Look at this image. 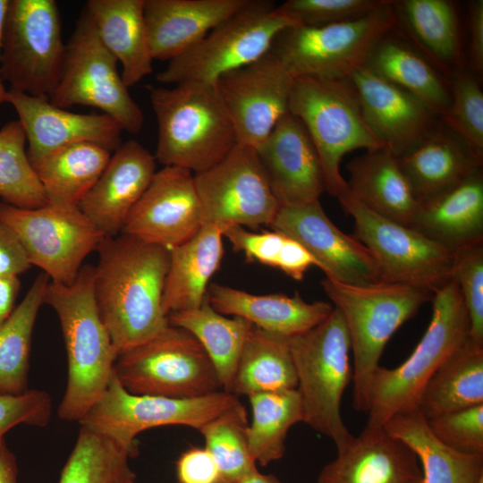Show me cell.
<instances>
[{
	"label": "cell",
	"mask_w": 483,
	"mask_h": 483,
	"mask_svg": "<svg viewBox=\"0 0 483 483\" xmlns=\"http://www.w3.org/2000/svg\"><path fill=\"white\" fill-rule=\"evenodd\" d=\"M97 251L94 299L119 354L151 339L169 325L162 309L169 250L120 233L106 237Z\"/></svg>",
	"instance_id": "6da1fadb"
},
{
	"label": "cell",
	"mask_w": 483,
	"mask_h": 483,
	"mask_svg": "<svg viewBox=\"0 0 483 483\" xmlns=\"http://www.w3.org/2000/svg\"><path fill=\"white\" fill-rule=\"evenodd\" d=\"M93 276L94 266L83 265L72 284L50 281L44 296L58 317L67 357L58 416L78 423L106 392L118 356L97 309Z\"/></svg>",
	"instance_id": "7a4b0ae2"
},
{
	"label": "cell",
	"mask_w": 483,
	"mask_h": 483,
	"mask_svg": "<svg viewBox=\"0 0 483 483\" xmlns=\"http://www.w3.org/2000/svg\"><path fill=\"white\" fill-rule=\"evenodd\" d=\"M158 125L155 158L165 166L206 171L237 143L230 116L216 85L183 82L148 87Z\"/></svg>",
	"instance_id": "3957f363"
},
{
	"label": "cell",
	"mask_w": 483,
	"mask_h": 483,
	"mask_svg": "<svg viewBox=\"0 0 483 483\" xmlns=\"http://www.w3.org/2000/svg\"><path fill=\"white\" fill-rule=\"evenodd\" d=\"M321 286L348 330L353 356L352 407L368 412L371 380L386 344L434 293L401 284L352 285L327 277Z\"/></svg>",
	"instance_id": "277c9868"
},
{
	"label": "cell",
	"mask_w": 483,
	"mask_h": 483,
	"mask_svg": "<svg viewBox=\"0 0 483 483\" xmlns=\"http://www.w3.org/2000/svg\"><path fill=\"white\" fill-rule=\"evenodd\" d=\"M430 323L411 354L399 366H379L369 390L368 426L417 409L426 383L470 334V320L458 284L452 278L434 293Z\"/></svg>",
	"instance_id": "5b68a950"
},
{
	"label": "cell",
	"mask_w": 483,
	"mask_h": 483,
	"mask_svg": "<svg viewBox=\"0 0 483 483\" xmlns=\"http://www.w3.org/2000/svg\"><path fill=\"white\" fill-rule=\"evenodd\" d=\"M288 112L306 128L321 162L326 191L336 199L348 191L340 173L343 157L385 147L367 124L350 78L295 77Z\"/></svg>",
	"instance_id": "8992f818"
},
{
	"label": "cell",
	"mask_w": 483,
	"mask_h": 483,
	"mask_svg": "<svg viewBox=\"0 0 483 483\" xmlns=\"http://www.w3.org/2000/svg\"><path fill=\"white\" fill-rule=\"evenodd\" d=\"M297 376L304 419L338 448L352 435L341 415L344 391L352 381L351 343L338 309L312 329L287 337Z\"/></svg>",
	"instance_id": "52a82bcc"
},
{
	"label": "cell",
	"mask_w": 483,
	"mask_h": 483,
	"mask_svg": "<svg viewBox=\"0 0 483 483\" xmlns=\"http://www.w3.org/2000/svg\"><path fill=\"white\" fill-rule=\"evenodd\" d=\"M392 0L359 19L280 31L269 53L295 77L349 78L374 47L397 25Z\"/></svg>",
	"instance_id": "ba28073f"
},
{
	"label": "cell",
	"mask_w": 483,
	"mask_h": 483,
	"mask_svg": "<svg viewBox=\"0 0 483 483\" xmlns=\"http://www.w3.org/2000/svg\"><path fill=\"white\" fill-rule=\"evenodd\" d=\"M292 26L297 24L273 1L250 0L199 42L170 60L157 80L165 84L216 85L223 74L266 55L277 34Z\"/></svg>",
	"instance_id": "9c48e42d"
},
{
	"label": "cell",
	"mask_w": 483,
	"mask_h": 483,
	"mask_svg": "<svg viewBox=\"0 0 483 483\" xmlns=\"http://www.w3.org/2000/svg\"><path fill=\"white\" fill-rule=\"evenodd\" d=\"M114 373L135 394L194 398L223 390L201 344L186 330L171 325L120 352Z\"/></svg>",
	"instance_id": "30bf717a"
},
{
	"label": "cell",
	"mask_w": 483,
	"mask_h": 483,
	"mask_svg": "<svg viewBox=\"0 0 483 483\" xmlns=\"http://www.w3.org/2000/svg\"><path fill=\"white\" fill-rule=\"evenodd\" d=\"M66 44L55 0H9L1 38L2 77L10 89L49 97L62 76Z\"/></svg>",
	"instance_id": "8fae6325"
},
{
	"label": "cell",
	"mask_w": 483,
	"mask_h": 483,
	"mask_svg": "<svg viewBox=\"0 0 483 483\" xmlns=\"http://www.w3.org/2000/svg\"><path fill=\"white\" fill-rule=\"evenodd\" d=\"M52 105L97 108L119 123L123 131L139 133L144 115L117 71V60L100 40L84 8L66 44L59 83L49 97Z\"/></svg>",
	"instance_id": "7c38bea8"
},
{
	"label": "cell",
	"mask_w": 483,
	"mask_h": 483,
	"mask_svg": "<svg viewBox=\"0 0 483 483\" xmlns=\"http://www.w3.org/2000/svg\"><path fill=\"white\" fill-rule=\"evenodd\" d=\"M337 199L354 220L353 237L374 258L384 283L436 292L453 278V252L411 226L383 217L352 198Z\"/></svg>",
	"instance_id": "4fadbf2b"
},
{
	"label": "cell",
	"mask_w": 483,
	"mask_h": 483,
	"mask_svg": "<svg viewBox=\"0 0 483 483\" xmlns=\"http://www.w3.org/2000/svg\"><path fill=\"white\" fill-rule=\"evenodd\" d=\"M237 402L238 396L224 390L194 398L135 394L113 373L106 392L79 424L113 439L133 458L140 433L169 425L199 430Z\"/></svg>",
	"instance_id": "5bb4252c"
},
{
	"label": "cell",
	"mask_w": 483,
	"mask_h": 483,
	"mask_svg": "<svg viewBox=\"0 0 483 483\" xmlns=\"http://www.w3.org/2000/svg\"><path fill=\"white\" fill-rule=\"evenodd\" d=\"M0 218L17 235L31 266L41 268L51 282L65 285L76 280L84 259L106 238L80 208L49 204L21 208L1 201Z\"/></svg>",
	"instance_id": "9a60e30c"
},
{
	"label": "cell",
	"mask_w": 483,
	"mask_h": 483,
	"mask_svg": "<svg viewBox=\"0 0 483 483\" xmlns=\"http://www.w3.org/2000/svg\"><path fill=\"white\" fill-rule=\"evenodd\" d=\"M193 174L203 225H270L280 208L253 147L236 143L217 164Z\"/></svg>",
	"instance_id": "2e32d148"
},
{
	"label": "cell",
	"mask_w": 483,
	"mask_h": 483,
	"mask_svg": "<svg viewBox=\"0 0 483 483\" xmlns=\"http://www.w3.org/2000/svg\"><path fill=\"white\" fill-rule=\"evenodd\" d=\"M294 77L267 52L223 74L216 87L233 123L237 143L257 148L288 113Z\"/></svg>",
	"instance_id": "e0dca14e"
},
{
	"label": "cell",
	"mask_w": 483,
	"mask_h": 483,
	"mask_svg": "<svg viewBox=\"0 0 483 483\" xmlns=\"http://www.w3.org/2000/svg\"><path fill=\"white\" fill-rule=\"evenodd\" d=\"M269 226L300 242L327 278L352 285L384 283L369 250L343 233L326 216L319 200L280 207Z\"/></svg>",
	"instance_id": "ac0fdd59"
},
{
	"label": "cell",
	"mask_w": 483,
	"mask_h": 483,
	"mask_svg": "<svg viewBox=\"0 0 483 483\" xmlns=\"http://www.w3.org/2000/svg\"><path fill=\"white\" fill-rule=\"evenodd\" d=\"M202 225L194 174L165 166L154 174L121 233L170 250L191 239Z\"/></svg>",
	"instance_id": "d6986e66"
},
{
	"label": "cell",
	"mask_w": 483,
	"mask_h": 483,
	"mask_svg": "<svg viewBox=\"0 0 483 483\" xmlns=\"http://www.w3.org/2000/svg\"><path fill=\"white\" fill-rule=\"evenodd\" d=\"M268 185L279 207L319 200L326 191L321 162L306 128L286 113L255 148Z\"/></svg>",
	"instance_id": "ffe728a7"
},
{
	"label": "cell",
	"mask_w": 483,
	"mask_h": 483,
	"mask_svg": "<svg viewBox=\"0 0 483 483\" xmlns=\"http://www.w3.org/2000/svg\"><path fill=\"white\" fill-rule=\"evenodd\" d=\"M6 103L14 107L24 130L30 164L76 143H95L110 152L122 145V126L106 114L72 113L52 105L47 97L12 89L7 90Z\"/></svg>",
	"instance_id": "44dd1931"
},
{
	"label": "cell",
	"mask_w": 483,
	"mask_h": 483,
	"mask_svg": "<svg viewBox=\"0 0 483 483\" xmlns=\"http://www.w3.org/2000/svg\"><path fill=\"white\" fill-rule=\"evenodd\" d=\"M349 78L369 129L397 157L414 148L439 122L420 100L365 65Z\"/></svg>",
	"instance_id": "7402d4cb"
},
{
	"label": "cell",
	"mask_w": 483,
	"mask_h": 483,
	"mask_svg": "<svg viewBox=\"0 0 483 483\" xmlns=\"http://www.w3.org/2000/svg\"><path fill=\"white\" fill-rule=\"evenodd\" d=\"M156 164L155 156L138 141L122 143L80 203V210L106 237L119 235L150 184Z\"/></svg>",
	"instance_id": "603a6c76"
},
{
	"label": "cell",
	"mask_w": 483,
	"mask_h": 483,
	"mask_svg": "<svg viewBox=\"0 0 483 483\" xmlns=\"http://www.w3.org/2000/svg\"><path fill=\"white\" fill-rule=\"evenodd\" d=\"M336 452L316 483H422L416 454L383 426L366 425Z\"/></svg>",
	"instance_id": "cb8c5ba5"
},
{
	"label": "cell",
	"mask_w": 483,
	"mask_h": 483,
	"mask_svg": "<svg viewBox=\"0 0 483 483\" xmlns=\"http://www.w3.org/2000/svg\"><path fill=\"white\" fill-rule=\"evenodd\" d=\"M250 0H145L144 18L154 59L185 52Z\"/></svg>",
	"instance_id": "d4e9b609"
},
{
	"label": "cell",
	"mask_w": 483,
	"mask_h": 483,
	"mask_svg": "<svg viewBox=\"0 0 483 483\" xmlns=\"http://www.w3.org/2000/svg\"><path fill=\"white\" fill-rule=\"evenodd\" d=\"M398 159L419 203L461 183L483 164V156L440 119L421 142Z\"/></svg>",
	"instance_id": "484cf974"
},
{
	"label": "cell",
	"mask_w": 483,
	"mask_h": 483,
	"mask_svg": "<svg viewBox=\"0 0 483 483\" xmlns=\"http://www.w3.org/2000/svg\"><path fill=\"white\" fill-rule=\"evenodd\" d=\"M207 298L220 314L245 318L259 329L284 337L312 329L335 308L322 301L307 302L298 292L258 295L216 283L208 286Z\"/></svg>",
	"instance_id": "4316f807"
},
{
	"label": "cell",
	"mask_w": 483,
	"mask_h": 483,
	"mask_svg": "<svg viewBox=\"0 0 483 483\" xmlns=\"http://www.w3.org/2000/svg\"><path fill=\"white\" fill-rule=\"evenodd\" d=\"M410 226L453 251L483 242V170L419 203Z\"/></svg>",
	"instance_id": "83f0119b"
},
{
	"label": "cell",
	"mask_w": 483,
	"mask_h": 483,
	"mask_svg": "<svg viewBox=\"0 0 483 483\" xmlns=\"http://www.w3.org/2000/svg\"><path fill=\"white\" fill-rule=\"evenodd\" d=\"M350 195L372 212L410 226L419 202L400 165L387 148L366 150L346 165Z\"/></svg>",
	"instance_id": "f1b7e54d"
},
{
	"label": "cell",
	"mask_w": 483,
	"mask_h": 483,
	"mask_svg": "<svg viewBox=\"0 0 483 483\" xmlns=\"http://www.w3.org/2000/svg\"><path fill=\"white\" fill-rule=\"evenodd\" d=\"M223 230L205 224L188 241L169 250L162 309L167 317L196 309L207 299L208 283L219 269L224 256Z\"/></svg>",
	"instance_id": "f546056e"
},
{
	"label": "cell",
	"mask_w": 483,
	"mask_h": 483,
	"mask_svg": "<svg viewBox=\"0 0 483 483\" xmlns=\"http://www.w3.org/2000/svg\"><path fill=\"white\" fill-rule=\"evenodd\" d=\"M145 0H89V13L97 35L122 64L129 88L152 72L154 60L144 18Z\"/></svg>",
	"instance_id": "4dcf8cb0"
},
{
	"label": "cell",
	"mask_w": 483,
	"mask_h": 483,
	"mask_svg": "<svg viewBox=\"0 0 483 483\" xmlns=\"http://www.w3.org/2000/svg\"><path fill=\"white\" fill-rule=\"evenodd\" d=\"M384 429L402 441L422 465V483H479L483 456L457 452L441 443L416 409L389 419Z\"/></svg>",
	"instance_id": "1f68e13d"
},
{
	"label": "cell",
	"mask_w": 483,
	"mask_h": 483,
	"mask_svg": "<svg viewBox=\"0 0 483 483\" xmlns=\"http://www.w3.org/2000/svg\"><path fill=\"white\" fill-rule=\"evenodd\" d=\"M390 33L374 47L364 65L414 96L440 118L450 106L449 82L421 54Z\"/></svg>",
	"instance_id": "d6a6232c"
},
{
	"label": "cell",
	"mask_w": 483,
	"mask_h": 483,
	"mask_svg": "<svg viewBox=\"0 0 483 483\" xmlns=\"http://www.w3.org/2000/svg\"><path fill=\"white\" fill-rule=\"evenodd\" d=\"M112 152L91 142L72 144L31 164L47 204L66 209L79 205L94 186Z\"/></svg>",
	"instance_id": "836d02e7"
},
{
	"label": "cell",
	"mask_w": 483,
	"mask_h": 483,
	"mask_svg": "<svg viewBox=\"0 0 483 483\" xmlns=\"http://www.w3.org/2000/svg\"><path fill=\"white\" fill-rule=\"evenodd\" d=\"M483 404V345L470 338L436 369L418 400L425 419Z\"/></svg>",
	"instance_id": "e575fe53"
},
{
	"label": "cell",
	"mask_w": 483,
	"mask_h": 483,
	"mask_svg": "<svg viewBox=\"0 0 483 483\" xmlns=\"http://www.w3.org/2000/svg\"><path fill=\"white\" fill-rule=\"evenodd\" d=\"M167 321L198 340L216 370L222 389L232 393L238 361L253 325L240 317L220 314L208 298L199 308L169 314Z\"/></svg>",
	"instance_id": "d590c367"
},
{
	"label": "cell",
	"mask_w": 483,
	"mask_h": 483,
	"mask_svg": "<svg viewBox=\"0 0 483 483\" xmlns=\"http://www.w3.org/2000/svg\"><path fill=\"white\" fill-rule=\"evenodd\" d=\"M297 384L287 337L253 326L238 361L232 393L249 397L296 389Z\"/></svg>",
	"instance_id": "8d00e7d4"
},
{
	"label": "cell",
	"mask_w": 483,
	"mask_h": 483,
	"mask_svg": "<svg viewBox=\"0 0 483 483\" xmlns=\"http://www.w3.org/2000/svg\"><path fill=\"white\" fill-rule=\"evenodd\" d=\"M50 282L37 275L23 300L0 326V393L21 394L28 390L32 335L38 310Z\"/></svg>",
	"instance_id": "74e56055"
},
{
	"label": "cell",
	"mask_w": 483,
	"mask_h": 483,
	"mask_svg": "<svg viewBox=\"0 0 483 483\" xmlns=\"http://www.w3.org/2000/svg\"><path fill=\"white\" fill-rule=\"evenodd\" d=\"M248 398L251 408L248 428L250 453L256 463L266 466L284 456L290 428L303 422L301 396L297 389H289Z\"/></svg>",
	"instance_id": "f35d334b"
},
{
	"label": "cell",
	"mask_w": 483,
	"mask_h": 483,
	"mask_svg": "<svg viewBox=\"0 0 483 483\" xmlns=\"http://www.w3.org/2000/svg\"><path fill=\"white\" fill-rule=\"evenodd\" d=\"M402 21L417 42L437 64L455 65L461 55L459 21L447 0L393 1Z\"/></svg>",
	"instance_id": "ab89813d"
},
{
	"label": "cell",
	"mask_w": 483,
	"mask_h": 483,
	"mask_svg": "<svg viewBox=\"0 0 483 483\" xmlns=\"http://www.w3.org/2000/svg\"><path fill=\"white\" fill-rule=\"evenodd\" d=\"M75 445L61 471L59 483H129L135 473L125 449L113 439L80 426Z\"/></svg>",
	"instance_id": "60d3db41"
},
{
	"label": "cell",
	"mask_w": 483,
	"mask_h": 483,
	"mask_svg": "<svg viewBox=\"0 0 483 483\" xmlns=\"http://www.w3.org/2000/svg\"><path fill=\"white\" fill-rule=\"evenodd\" d=\"M248 428L247 411L239 401L199 429L218 469L219 483H239L258 470L249 450Z\"/></svg>",
	"instance_id": "b9f144b4"
},
{
	"label": "cell",
	"mask_w": 483,
	"mask_h": 483,
	"mask_svg": "<svg viewBox=\"0 0 483 483\" xmlns=\"http://www.w3.org/2000/svg\"><path fill=\"white\" fill-rule=\"evenodd\" d=\"M27 139L21 123L12 121L0 130V198L21 208L47 204L42 185L29 160Z\"/></svg>",
	"instance_id": "7bdbcfd3"
},
{
	"label": "cell",
	"mask_w": 483,
	"mask_h": 483,
	"mask_svg": "<svg viewBox=\"0 0 483 483\" xmlns=\"http://www.w3.org/2000/svg\"><path fill=\"white\" fill-rule=\"evenodd\" d=\"M451 102L440 121L483 156V92L470 70H454Z\"/></svg>",
	"instance_id": "ee69618b"
},
{
	"label": "cell",
	"mask_w": 483,
	"mask_h": 483,
	"mask_svg": "<svg viewBox=\"0 0 483 483\" xmlns=\"http://www.w3.org/2000/svg\"><path fill=\"white\" fill-rule=\"evenodd\" d=\"M453 278L468 312L469 336L483 345V242L453 252Z\"/></svg>",
	"instance_id": "f6af8a7d"
},
{
	"label": "cell",
	"mask_w": 483,
	"mask_h": 483,
	"mask_svg": "<svg viewBox=\"0 0 483 483\" xmlns=\"http://www.w3.org/2000/svg\"><path fill=\"white\" fill-rule=\"evenodd\" d=\"M386 0H287L277 6L300 26H323L359 19Z\"/></svg>",
	"instance_id": "bcb514c9"
},
{
	"label": "cell",
	"mask_w": 483,
	"mask_h": 483,
	"mask_svg": "<svg viewBox=\"0 0 483 483\" xmlns=\"http://www.w3.org/2000/svg\"><path fill=\"white\" fill-rule=\"evenodd\" d=\"M432 434L446 446L483 456V404L426 419Z\"/></svg>",
	"instance_id": "7dc6e473"
},
{
	"label": "cell",
	"mask_w": 483,
	"mask_h": 483,
	"mask_svg": "<svg viewBox=\"0 0 483 483\" xmlns=\"http://www.w3.org/2000/svg\"><path fill=\"white\" fill-rule=\"evenodd\" d=\"M235 251L242 252L248 261L280 269L290 237L272 229L252 233L245 227L233 225L223 230Z\"/></svg>",
	"instance_id": "c3c4849f"
},
{
	"label": "cell",
	"mask_w": 483,
	"mask_h": 483,
	"mask_svg": "<svg viewBox=\"0 0 483 483\" xmlns=\"http://www.w3.org/2000/svg\"><path fill=\"white\" fill-rule=\"evenodd\" d=\"M51 412L52 401L46 391L28 389L21 394L0 393V441L18 425L46 427Z\"/></svg>",
	"instance_id": "681fc988"
},
{
	"label": "cell",
	"mask_w": 483,
	"mask_h": 483,
	"mask_svg": "<svg viewBox=\"0 0 483 483\" xmlns=\"http://www.w3.org/2000/svg\"><path fill=\"white\" fill-rule=\"evenodd\" d=\"M179 483H219L215 461L205 448H191L176 462Z\"/></svg>",
	"instance_id": "f907efd6"
},
{
	"label": "cell",
	"mask_w": 483,
	"mask_h": 483,
	"mask_svg": "<svg viewBox=\"0 0 483 483\" xmlns=\"http://www.w3.org/2000/svg\"><path fill=\"white\" fill-rule=\"evenodd\" d=\"M30 267L31 264L17 235L0 218V276H19Z\"/></svg>",
	"instance_id": "816d5d0a"
},
{
	"label": "cell",
	"mask_w": 483,
	"mask_h": 483,
	"mask_svg": "<svg viewBox=\"0 0 483 483\" xmlns=\"http://www.w3.org/2000/svg\"><path fill=\"white\" fill-rule=\"evenodd\" d=\"M469 64L477 74L483 72V0H476L469 5Z\"/></svg>",
	"instance_id": "f5cc1de1"
},
{
	"label": "cell",
	"mask_w": 483,
	"mask_h": 483,
	"mask_svg": "<svg viewBox=\"0 0 483 483\" xmlns=\"http://www.w3.org/2000/svg\"><path fill=\"white\" fill-rule=\"evenodd\" d=\"M20 290L21 280L19 276H0V326L13 312Z\"/></svg>",
	"instance_id": "db71d44e"
},
{
	"label": "cell",
	"mask_w": 483,
	"mask_h": 483,
	"mask_svg": "<svg viewBox=\"0 0 483 483\" xmlns=\"http://www.w3.org/2000/svg\"><path fill=\"white\" fill-rule=\"evenodd\" d=\"M18 464L4 438L0 441V483H18Z\"/></svg>",
	"instance_id": "11a10c76"
},
{
	"label": "cell",
	"mask_w": 483,
	"mask_h": 483,
	"mask_svg": "<svg viewBox=\"0 0 483 483\" xmlns=\"http://www.w3.org/2000/svg\"><path fill=\"white\" fill-rule=\"evenodd\" d=\"M9 0H0V106L3 103H6L7 90L4 86V80L2 77V66H1V38L4 20L8 5Z\"/></svg>",
	"instance_id": "9f6ffc18"
},
{
	"label": "cell",
	"mask_w": 483,
	"mask_h": 483,
	"mask_svg": "<svg viewBox=\"0 0 483 483\" xmlns=\"http://www.w3.org/2000/svg\"><path fill=\"white\" fill-rule=\"evenodd\" d=\"M239 483H281L274 475L262 474L258 470L245 477Z\"/></svg>",
	"instance_id": "6f0895ef"
},
{
	"label": "cell",
	"mask_w": 483,
	"mask_h": 483,
	"mask_svg": "<svg viewBox=\"0 0 483 483\" xmlns=\"http://www.w3.org/2000/svg\"><path fill=\"white\" fill-rule=\"evenodd\" d=\"M129 483H135V481H132V482H129Z\"/></svg>",
	"instance_id": "680465c9"
},
{
	"label": "cell",
	"mask_w": 483,
	"mask_h": 483,
	"mask_svg": "<svg viewBox=\"0 0 483 483\" xmlns=\"http://www.w3.org/2000/svg\"><path fill=\"white\" fill-rule=\"evenodd\" d=\"M479 483H483V480H482V481H480Z\"/></svg>",
	"instance_id": "91938a15"
}]
</instances>
